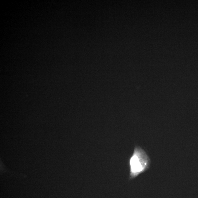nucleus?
Returning a JSON list of instances; mask_svg holds the SVG:
<instances>
[{
	"label": "nucleus",
	"instance_id": "obj_1",
	"mask_svg": "<svg viewBox=\"0 0 198 198\" xmlns=\"http://www.w3.org/2000/svg\"><path fill=\"white\" fill-rule=\"evenodd\" d=\"M151 161L146 152L138 146H136L129 160V179L135 178L150 168Z\"/></svg>",
	"mask_w": 198,
	"mask_h": 198
}]
</instances>
